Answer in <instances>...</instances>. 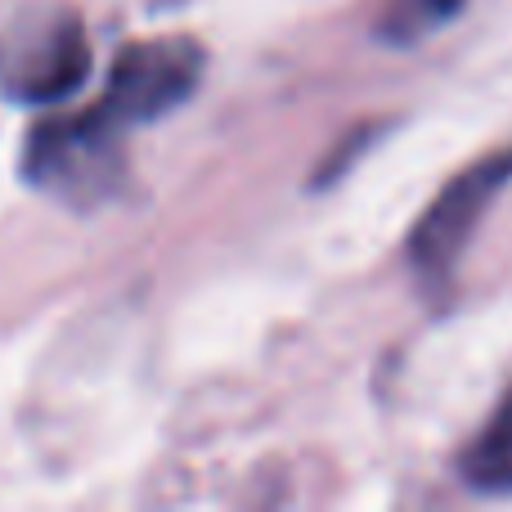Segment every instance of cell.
I'll use <instances>...</instances> for the list:
<instances>
[{"label":"cell","mask_w":512,"mask_h":512,"mask_svg":"<svg viewBox=\"0 0 512 512\" xmlns=\"http://www.w3.org/2000/svg\"><path fill=\"white\" fill-rule=\"evenodd\" d=\"M463 472L486 490H512V391L495 409V418L477 432V441L468 445Z\"/></svg>","instance_id":"5b68a950"},{"label":"cell","mask_w":512,"mask_h":512,"mask_svg":"<svg viewBox=\"0 0 512 512\" xmlns=\"http://www.w3.org/2000/svg\"><path fill=\"white\" fill-rule=\"evenodd\" d=\"M90 77V41L77 14H27L0 36V90L14 104L50 108Z\"/></svg>","instance_id":"6da1fadb"},{"label":"cell","mask_w":512,"mask_h":512,"mask_svg":"<svg viewBox=\"0 0 512 512\" xmlns=\"http://www.w3.org/2000/svg\"><path fill=\"white\" fill-rule=\"evenodd\" d=\"M203 77V50L185 36H162V41H135L113 59L108 72V95L99 99L117 126L158 122L176 104L194 95Z\"/></svg>","instance_id":"7a4b0ae2"},{"label":"cell","mask_w":512,"mask_h":512,"mask_svg":"<svg viewBox=\"0 0 512 512\" xmlns=\"http://www.w3.org/2000/svg\"><path fill=\"white\" fill-rule=\"evenodd\" d=\"M122 131L126 126H117L99 104L77 117L41 122L27 140V180L54 194H99L113 180Z\"/></svg>","instance_id":"3957f363"},{"label":"cell","mask_w":512,"mask_h":512,"mask_svg":"<svg viewBox=\"0 0 512 512\" xmlns=\"http://www.w3.org/2000/svg\"><path fill=\"white\" fill-rule=\"evenodd\" d=\"M512 176V153H499V158H486L477 167H468L459 180L441 189L427 216L414 230V265L423 274H445L454 261H459L463 243L472 239V230L481 225V212L490 207V198L504 189V180Z\"/></svg>","instance_id":"277c9868"},{"label":"cell","mask_w":512,"mask_h":512,"mask_svg":"<svg viewBox=\"0 0 512 512\" xmlns=\"http://www.w3.org/2000/svg\"><path fill=\"white\" fill-rule=\"evenodd\" d=\"M463 0H391L387 18H382V36L396 45H409L418 36L436 32L441 23H450L459 14Z\"/></svg>","instance_id":"8992f818"}]
</instances>
